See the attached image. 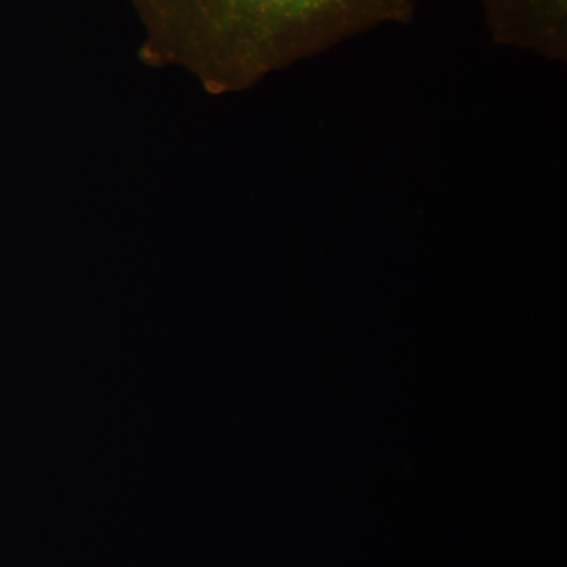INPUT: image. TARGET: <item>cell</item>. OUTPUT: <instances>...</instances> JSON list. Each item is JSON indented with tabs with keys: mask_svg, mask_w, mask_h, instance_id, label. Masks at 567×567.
<instances>
[{
	"mask_svg": "<svg viewBox=\"0 0 567 567\" xmlns=\"http://www.w3.org/2000/svg\"><path fill=\"white\" fill-rule=\"evenodd\" d=\"M142 62L181 66L213 95L265 78L383 25L410 24L420 0H132Z\"/></svg>",
	"mask_w": 567,
	"mask_h": 567,
	"instance_id": "cell-1",
	"label": "cell"
},
{
	"mask_svg": "<svg viewBox=\"0 0 567 567\" xmlns=\"http://www.w3.org/2000/svg\"><path fill=\"white\" fill-rule=\"evenodd\" d=\"M492 39L548 61L567 59V0H481Z\"/></svg>",
	"mask_w": 567,
	"mask_h": 567,
	"instance_id": "cell-2",
	"label": "cell"
}]
</instances>
